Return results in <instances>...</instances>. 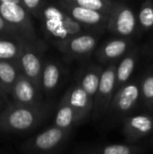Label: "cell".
<instances>
[{"label": "cell", "mask_w": 153, "mask_h": 154, "mask_svg": "<svg viewBox=\"0 0 153 154\" xmlns=\"http://www.w3.org/2000/svg\"><path fill=\"white\" fill-rule=\"evenodd\" d=\"M0 2H9V3H16L21 4V0H0ZM22 5V4H21Z\"/></svg>", "instance_id": "cell-30"}, {"label": "cell", "mask_w": 153, "mask_h": 154, "mask_svg": "<svg viewBox=\"0 0 153 154\" xmlns=\"http://www.w3.org/2000/svg\"><path fill=\"white\" fill-rule=\"evenodd\" d=\"M64 74V69L60 62L51 59L44 60L41 76V89L42 95L49 98L52 97L61 87Z\"/></svg>", "instance_id": "cell-10"}, {"label": "cell", "mask_w": 153, "mask_h": 154, "mask_svg": "<svg viewBox=\"0 0 153 154\" xmlns=\"http://www.w3.org/2000/svg\"><path fill=\"white\" fill-rule=\"evenodd\" d=\"M96 44V36L92 32H84L62 42L57 49L67 60H84L92 54Z\"/></svg>", "instance_id": "cell-8"}, {"label": "cell", "mask_w": 153, "mask_h": 154, "mask_svg": "<svg viewBox=\"0 0 153 154\" xmlns=\"http://www.w3.org/2000/svg\"><path fill=\"white\" fill-rule=\"evenodd\" d=\"M45 3V0H21V4L26 11L36 18L38 17Z\"/></svg>", "instance_id": "cell-24"}, {"label": "cell", "mask_w": 153, "mask_h": 154, "mask_svg": "<svg viewBox=\"0 0 153 154\" xmlns=\"http://www.w3.org/2000/svg\"><path fill=\"white\" fill-rule=\"evenodd\" d=\"M50 104L21 106L9 101L0 116V133L25 134L37 129L48 117Z\"/></svg>", "instance_id": "cell-1"}, {"label": "cell", "mask_w": 153, "mask_h": 154, "mask_svg": "<svg viewBox=\"0 0 153 154\" xmlns=\"http://www.w3.org/2000/svg\"><path fill=\"white\" fill-rule=\"evenodd\" d=\"M72 107L81 124L91 118L93 98L78 84H72L62 97Z\"/></svg>", "instance_id": "cell-11"}, {"label": "cell", "mask_w": 153, "mask_h": 154, "mask_svg": "<svg viewBox=\"0 0 153 154\" xmlns=\"http://www.w3.org/2000/svg\"><path fill=\"white\" fill-rule=\"evenodd\" d=\"M153 131V117L149 115L126 116L123 123V134L129 142L138 141Z\"/></svg>", "instance_id": "cell-12"}, {"label": "cell", "mask_w": 153, "mask_h": 154, "mask_svg": "<svg viewBox=\"0 0 153 154\" xmlns=\"http://www.w3.org/2000/svg\"><path fill=\"white\" fill-rule=\"evenodd\" d=\"M25 41L20 37L0 36V60L17 61Z\"/></svg>", "instance_id": "cell-18"}, {"label": "cell", "mask_w": 153, "mask_h": 154, "mask_svg": "<svg viewBox=\"0 0 153 154\" xmlns=\"http://www.w3.org/2000/svg\"><path fill=\"white\" fill-rule=\"evenodd\" d=\"M0 154H11L9 150L6 148H1L0 147Z\"/></svg>", "instance_id": "cell-29"}, {"label": "cell", "mask_w": 153, "mask_h": 154, "mask_svg": "<svg viewBox=\"0 0 153 154\" xmlns=\"http://www.w3.org/2000/svg\"><path fill=\"white\" fill-rule=\"evenodd\" d=\"M61 2L72 4L84 8L98 11L106 14L111 8V4L108 0H60Z\"/></svg>", "instance_id": "cell-22"}, {"label": "cell", "mask_w": 153, "mask_h": 154, "mask_svg": "<svg viewBox=\"0 0 153 154\" xmlns=\"http://www.w3.org/2000/svg\"><path fill=\"white\" fill-rule=\"evenodd\" d=\"M142 148L136 145L114 143L78 146L71 154H141Z\"/></svg>", "instance_id": "cell-14"}, {"label": "cell", "mask_w": 153, "mask_h": 154, "mask_svg": "<svg viewBox=\"0 0 153 154\" xmlns=\"http://www.w3.org/2000/svg\"><path fill=\"white\" fill-rule=\"evenodd\" d=\"M79 125H81V122L79 121L75 111L62 97L57 108L53 125L62 130L72 132L73 129Z\"/></svg>", "instance_id": "cell-17"}, {"label": "cell", "mask_w": 153, "mask_h": 154, "mask_svg": "<svg viewBox=\"0 0 153 154\" xmlns=\"http://www.w3.org/2000/svg\"><path fill=\"white\" fill-rule=\"evenodd\" d=\"M140 98V86L136 82L125 84L115 93L106 116L113 121L124 119L136 107Z\"/></svg>", "instance_id": "cell-7"}, {"label": "cell", "mask_w": 153, "mask_h": 154, "mask_svg": "<svg viewBox=\"0 0 153 154\" xmlns=\"http://www.w3.org/2000/svg\"><path fill=\"white\" fill-rule=\"evenodd\" d=\"M9 97L11 102L21 106H38L45 102L42 93L22 73L12 87Z\"/></svg>", "instance_id": "cell-9"}, {"label": "cell", "mask_w": 153, "mask_h": 154, "mask_svg": "<svg viewBox=\"0 0 153 154\" xmlns=\"http://www.w3.org/2000/svg\"><path fill=\"white\" fill-rule=\"evenodd\" d=\"M141 97L146 106H153V75H148L142 80L140 86Z\"/></svg>", "instance_id": "cell-23"}, {"label": "cell", "mask_w": 153, "mask_h": 154, "mask_svg": "<svg viewBox=\"0 0 153 154\" xmlns=\"http://www.w3.org/2000/svg\"><path fill=\"white\" fill-rule=\"evenodd\" d=\"M0 15L15 28L24 40L28 42L38 40L32 15L21 4L0 2Z\"/></svg>", "instance_id": "cell-6"}, {"label": "cell", "mask_w": 153, "mask_h": 154, "mask_svg": "<svg viewBox=\"0 0 153 154\" xmlns=\"http://www.w3.org/2000/svg\"><path fill=\"white\" fill-rule=\"evenodd\" d=\"M45 50L46 45L39 40L35 42L25 41L17 59L20 72L30 79L41 92V76L44 63L43 53Z\"/></svg>", "instance_id": "cell-4"}, {"label": "cell", "mask_w": 153, "mask_h": 154, "mask_svg": "<svg viewBox=\"0 0 153 154\" xmlns=\"http://www.w3.org/2000/svg\"><path fill=\"white\" fill-rule=\"evenodd\" d=\"M0 100H3L5 102H9L8 101V95L5 93L3 86L1 85V83H0Z\"/></svg>", "instance_id": "cell-27"}, {"label": "cell", "mask_w": 153, "mask_h": 154, "mask_svg": "<svg viewBox=\"0 0 153 154\" xmlns=\"http://www.w3.org/2000/svg\"><path fill=\"white\" fill-rule=\"evenodd\" d=\"M140 22L145 27L153 25V8L151 6L144 7L140 12Z\"/></svg>", "instance_id": "cell-26"}, {"label": "cell", "mask_w": 153, "mask_h": 154, "mask_svg": "<svg viewBox=\"0 0 153 154\" xmlns=\"http://www.w3.org/2000/svg\"><path fill=\"white\" fill-rule=\"evenodd\" d=\"M135 67V59L133 56L125 57L116 67L115 71V92L123 86L128 83Z\"/></svg>", "instance_id": "cell-21"}, {"label": "cell", "mask_w": 153, "mask_h": 154, "mask_svg": "<svg viewBox=\"0 0 153 154\" xmlns=\"http://www.w3.org/2000/svg\"><path fill=\"white\" fill-rule=\"evenodd\" d=\"M71 133L52 125L26 140L20 149L23 154H60L69 141Z\"/></svg>", "instance_id": "cell-3"}, {"label": "cell", "mask_w": 153, "mask_h": 154, "mask_svg": "<svg viewBox=\"0 0 153 154\" xmlns=\"http://www.w3.org/2000/svg\"><path fill=\"white\" fill-rule=\"evenodd\" d=\"M103 69L98 65H87L78 69L75 83L80 86L94 100Z\"/></svg>", "instance_id": "cell-15"}, {"label": "cell", "mask_w": 153, "mask_h": 154, "mask_svg": "<svg viewBox=\"0 0 153 154\" xmlns=\"http://www.w3.org/2000/svg\"><path fill=\"white\" fill-rule=\"evenodd\" d=\"M109 21L110 28L121 35H130L134 30L135 18L133 12L128 8L115 9Z\"/></svg>", "instance_id": "cell-16"}, {"label": "cell", "mask_w": 153, "mask_h": 154, "mask_svg": "<svg viewBox=\"0 0 153 154\" xmlns=\"http://www.w3.org/2000/svg\"><path fill=\"white\" fill-rule=\"evenodd\" d=\"M7 103H8V102H5V101H3V100H0V116H1V114H2V112H3V110H4L5 105H6Z\"/></svg>", "instance_id": "cell-28"}, {"label": "cell", "mask_w": 153, "mask_h": 154, "mask_svg": "<svg viewBox=\"0 0 153 154\" xmlns=\"http://www.w3.org/2000/svg\"><path fill=\"white\" fill-rule=\"evenodd\" d=\"M20 73L17 61L0 60V83L8 97Z\"/></svg>", "instance_id": "cell-19"}, {"label": "cell", "mask_w": 153, "mask_h": 154, "mask_svg": "<svg viewBox=\"0 0 153 154\" xmlns=\"http://www.w3.org/2000/svg\"><path fill=\"white\" fill-rule=\"evenodd\" d=\"M115 71L116 65L112 63L101 73L98 88L93 100L91 118L94 122L101 120L107 114L115 93Z\"/></svg>", "instance_id": "cell-5"}, {"label": "cell", "mask_w": 153, "mask_h": 154, "mask_svg": "<svg viewBox=\"0 0 153 154\" xmlns=\"http://www.w3.org/2000/svg\"><path fill=\"white\" fill-rule=\"evenodd\" d=\"M77 23L83 25L86 28L96 27L101 25L106 21V15L105 13L84 8L72 4L61 2L58 3Z\"/></svg>", "instance_id": "cell-13"}, {"label": "cell", "mask_w": 153, "mask_h": 154, "mask_svg": "<svg viewBox=\"0 0 153 154\" xmlns=\"http://www.w3.org/2000/svg\"><path fill=\"white\" fill-rule=\"evenodd\" d=\"M127 49V43L124 40H113L106 43L96 53L101 62H108L121 57Z\"/></svg>", "instance_id": "cell-20"}, {"label": "cell", "mask_w": 153, "mask_h": 154, "mask_svg": "<svg viewBox=\"0 0 153 154\" xmlns=\"http://www.w3.org/2000/svg\"><path fill=\"white\" fill-rule=\"evenodd\" d=\"M0 36H13V37L23 38L20 32L10 23H8L1 15H0Z\"/></svg>", "instance_id": "cell-25"}, {"label": "cell", "mask_w": 153, "mask_h": 154, "mask_svg": "<svg viewBox=\"0 0 153 154\" xmlns=\"http://www.w3.org/2000/svg\"><path fill=\"white\" fill-rule=\"evenodd\" d=\"M37 18L45 38L56 48L69 38L87 30L59 4L46 2Z\"/></svg>", "instance_id": "cell-2"}]
</instances>
